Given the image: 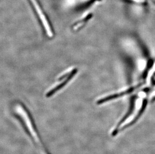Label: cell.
Instances as JSON below:
<instances>
[{"mask_svg":"<svg viewBox=\"0 0 155 154\" xmlns=\"http://www.w3.org/2000/svg\"><path fill=\"white\" fill-rule=\"evenodd\" d=\"M31 1L34 5V7L36 10L38 15L39 16L40 18L41 19L43 25L45 27L46 31L47 32V35L50 37H52L53 36V31H52L51 28L50 24L48 22V20L46 19L45 16L43 13L42 11L41 10V8L40 7L39 5L36 0H31Z\"/></svg>","mask_w":155,"mask_h":154,"instance_id":"6da1fadb","label":"cell"},{"mask_svg":"<svg viewBox=\"0 0 155 154\" xmlns=\"http://www.w3.org/2000/svg\"><path fill=\"white\" fill-rule=\"evenodd\" d=\"M77 72H78V69H74V70H72V71L70 72L69 75L68 76L67 78L65 79V81H64L62 83H61V84H60L58 85V86L54 88L53 89H52L51 90H50L49 92H48L47 95H46V96H47V97H50L52 95H53L55 94L56 92H57V91L59 90L60 89H61L62 88H63V87L73 78V76H74L76 74Z\"/></svg>","mask_w":155,"mask_h":154,"instance_id":"7a4b0ae2","label":"cell"}]
</instances>
